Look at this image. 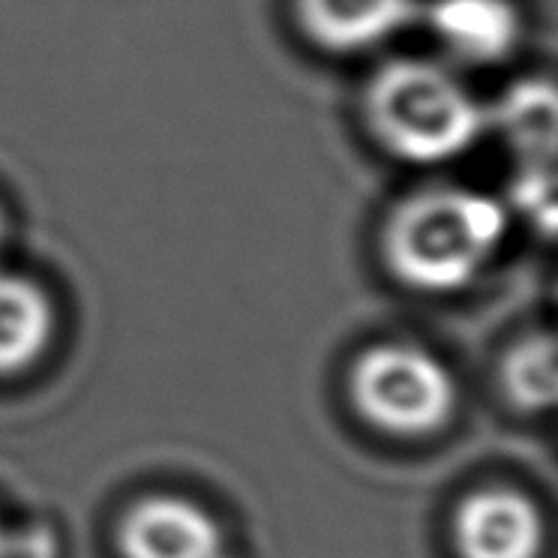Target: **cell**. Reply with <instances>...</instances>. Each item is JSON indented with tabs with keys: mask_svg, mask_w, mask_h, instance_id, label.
Masks as SVG:
<instances>
[{
	"mask_svg": "<svg viewBox=\"0 0 558 558\" xmlns=\"http://www.w3.org/2000/svg\"><path fill=\"white\" fill-rule=\"evenodd\" d=\"M508 234V210L493 195L433 186L402 198L388 217V270L417 292H460L484 274Z\"/></svg>",
	"mask_w": 558,
	"mask_h": 558,
	"instance_id": "6da1fadb",
	"label": "cell"
},
{
	"mask_svg": "<svg viewBox=\"0 0 558 558\" xmlns=\"http://www.w3.org/2000/svg\"><path fill=\"white\" fill-rule=\"evenodd\" d=\"M369 130L388 154L414 166L460 157L481 138L484 109L448 70L429 61H390L364 94Z\"/></svg>",
	"mask_w": 558,
	"mask_h": 558,
	"instance_id": "7a4b0ae2",
	"label": "cell"
},
{
	"mask_svg": "<svg viewBox=\"0 0 558 558\" xmlns=\"http://www.w3.org/2000/svg\"><path fill=\"white\" fill-rule=\"evenodd\" d=\"M349 388L357 412L393 436L436 433L457 409V385L448 366L409 342L366 349L354 361Z\"/></svg>",
	"mask_w": 558,
	"mask_h": 558,
	"instance_id": "3957f363",
	"label": "cell"
},
{
	"mask_svg": "<svg viewBox=\"0 0 558 558\" xmlns=\"http://www.w3.org/2000/svg\"><path fill=\"white\" fill-rule=\"evenodd\" d=\"M453 541L462 558H537L544 520L532 501L513 489H481L457 510Z\"/></svg>",
	"mask_w": 558,
	"mask_h": 558,
	"instance_id": "277c9868",
	"label": "cell"
},
{
	"mask_svg": "<svg viewBox=\"0 0 558 558\" xmlns=\"http://www.w3.org/2000/svg\"><path fill=\"white\" fill-rule=\"evenodd\" d=\"M123 558H217L219 529L190 498L154 496L123 517Z\"/></svg>",
	"mask_w": 558,
	"mask_h": 558,
	"instance_id": "5b68a950",
	"label": "cell"
},
{
	"mask_svg": "<svg viewBox=\"0 0 558 558\" xmlns=\"http://www.w3.org/2000/svg\"><path fill=\"white\" fill-rule=\"evenodd\" d=\"M298 22L316 46L337 54L376 49L412 22V0H294Z\"/></svg>",
	"mask_w": 558,
	"mask_h": 558,
	"instance_id": "8992f818",
	"label": "cell"
},
{
	"mask_svg": "<svg viewBox=\"0 0 558 558\" xmlns=\"http://www.w3.org/2000/svg\"><path fill=\"white\" fill-rule=\"evenodd\" d=\"M429 27L450 54L469 63L505 61L520 39V15L510 0H438Z\"/></svg>",
	"mask_w": 558,
	"mask_h": 558,
	"instance_id": "52a82bcc",
	"label": "cell"
},
{
	"mask_svg": "<svg viewBox=\"0 0 558 558\" xmlns=\"http://www.w3.org/2000/svg\"><path fill=\"white\" fill-rule=\"evenodd\" d=\"M54 337V306L37 279L0 270V376L37 364Z\"/></svg>",
	"mask_w": 558,
	"mask_h": 558,
	"instance_id": "ba28073f",
	"label": "cell"
},
{
	"mask_svg": "<svg viewBox=\"0 0 558 558\" xmlns=\"http://www.w3.org/2000/svg\"><path fill=\"white\" fill-rule=\"evenodd\" d=\"M498 130L522 162H553L556 150V90L549 82H520L496 109Z\"/></svg>",
	"mask_w": 558,
	"mask_h": 558,
	"instance_id": "9c48e42d",
	"label": "cell"
},
{
	"mask_svg": "<svg viewBox=\"0 0 558 558\" xmlns=\"http://www.w3.org/2000/svg\"><path fill=\"white\" fill-rule=\"evenodd\" d=\"M508 397L525 412L549 409L556 400V342L549 333H537L513 345L501 366Z\"/></svg>",
	"mask_w": 558,
	"mask_h": 558,
	"instance_id": "30bf717a",
	"label": "cell"
},
{
	"mask_svg": "<svg viewBox=\"0 0 558 558\" xmlns=\"http://www.w3.org/2000/svg\"><path fill=\"white\" fill-rule=\"evenodd\" d=\"M513 207L541 229L544 238L556 231V178L553 162H522V171L510 186Z\"/></svg>",
	"mask_w": 558,
	"mask_h": 558,
	"instance_id": "8fae6325",
	"label": "cell"
},
{
	"mask_svg": "<svg viewBox=\"0 0 558 558\" xmlns=\"http://www.w3.org/2000/svg\"><path fill=\"white\" fill-rule=\"evenodd\" d=\"M0 558H10V537L3 532V525H0Z\"/></svg>",
	"mask_w": 558,
	"mask_h": 558,
	"instance_id": "7c38bea8",
	"label": "cell"
},
{
	"mask_svg": "<svg viewBox=\"0 0 558 558\" xmlns=\"http://www.w3.org/2000/svg\"><path fill=\"white\" fill-rule=\"evenodd\" d=\"M7 241V214H3V207H0V246Z\"/></svg>",
	"mask_w": 558,
	"mask_h": 558,
	"instance_id": "4fadbf2b",
	"label": "cell"
}]
</instances>
